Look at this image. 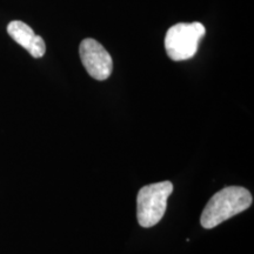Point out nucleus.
I'll return each mask as SVG.
<instances>
[{
  "instance_id": "4",
  "label": "nucleus",
  "mask_w": 254,
  "mask_h": 254,
  "mask_svg": "<svg viewBox=\"0 0 254 254\" xmlns=\"http://www.w3.org/2000/svg\"><path fill=\"white\" fill-rule=\"evenodd\" d=\"M82 65L88 74L95 80H106L113 69V60L110 53L97 40L87 38L79 46Z\"/></svg>"
},
{
  "instance_id": "3",
  "label": "nucleus",
  "mask_w": 254,
  "mask_h": 254,
  "mask_svg": "<svg viewBox=\"0 0 254 254\" xmlns=\"http://www.w3.org/2000/svg\"><path fill=\"white\" fill-rule=\"evenodd\" d=\"M201 23H180L173 25L165 37V50L174 62L193 58L198 51L199 41L205 36Z\"/></svg>"
},
{
  "instance_id": "2",
  "label": "nucleus",
  "mask_w": 254,
  "mask_h": 254,
  "mask_svg": "<svg viewBox=\"0 0 254 254\" xmlns=\"http://www.w3.org/2000/svg\"><path fill=\"white\" fill-rule=\"evenodd\" d=\"M173 192L171 182H161L144 186L136 196V217L141 227H153L164 217L167 199Z\"/></svg>"
},
{
  "instance_id": "1",
  "label": "nucleus",
  "mask_w": 254,
  "mask_h": 254,
  "mask_svg": "<svg viewBox=\"0 0 254 254\" xmlns=\"http://www.w3.org/2000/svg\"><path fill=\"white\" fill-rule=\"evenodd\" d=\"M252 201L249 190L239 186L226 187L209 199L201 213L200 224L206 230L217 227L221 222L250 208Z\"/></svg>"
},
{
  "instance_id": "5",
  "label": "nucleus",
  "mask_w": 254,
  "mask_h": 254,
  "mask_svg": "<svg viewBox=\"0 0 254 254\" xmlns=\"http://www.w3.org/2000/svg\"><path fill=\"white\" fill-rule=\"evenodd\" d=\"M7 33L15 43L26 49L34 58H41L45 55V41L40 36H37L27 24L19 20L11 21L7 26Z\"/></svg>"
}]
</instances>
